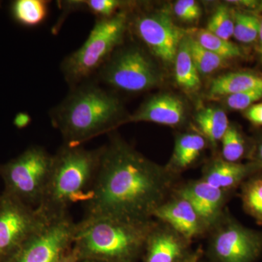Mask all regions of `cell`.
Instances as JSON below:
<instances>
[{
  "label": "cell",
  "mask_w": 262,
  "mask_h": 262,
  "mask_svg": "<svg viewBox=\"0 0 262 262\" xmlns=\"http://www.w3.org/2000/svg\"><path fill=\"white\" fill-rule=\"evenodd\" d=\"M116 96L93 82H84L72 88L69 96L52 110L51 119L65 144L81 146L125 123Z\"/></svg>",
  "instance_id": "obj_3"
},
{
  "label": "cell",
  "mask_w": 262,
  "mask_h": 262,
  "mask_svg": "<svg viewBox=\"0 0 262 262\" xmlns=\"http://www.w3.org/2000/svg\"><path fill=\"white\" fill-rule=\"evenodd\" d=\"M75 225L68 213L47 215L42 225L6 262L59 261L72 246Z\"/></svg>",
  "instance_id": "obj_8"
},
{
  "label": "cell",
  "mask_w": 262,
  "mask_h": 262,
  "mask_svg": "<svg viewBox=\"0 0 262 262\" xmlns=\"http://www.w3.org/2000/svg\"><path fill=\"white\" fill-rule=\"evenodd\" d=\"M80 262H101V261H91V260H82V261H80Z\"/></svg>",
  "instance_id": "obj_38"
},
{
  "label": "cell",
  "mask_w": 262,
  "mask_h": 262,
  "mask_svg": "<svg viewBox=\"0 0 262 262\" xmlns=\"http://www.w3.org/2000/svg\"><path fill=\"white\" fill-rule=\"evenodd\" d=\"M258 53L262 59V19L260 23L259 34H258Z\"/></svg>",
  "instance_id": "obj_36"
},
{
  "label": "cell",
  "mask_w": 262,
  "mask_h": 262,
  "mask_svg": "<svg viewBox=\"0 0 262 262\" xmlns=\"http://www.w3.org/2000/svg\"><path fill=\"white\" fill-rule=\"evenodd\" d=\"M136 34L151 53L165 63L175 61L179 46L187 32L163 12L139 15L134 20Z\"/></svg>",
  "instance_id": "obj_11"
},
{
  "label": "cell",
  "mask_w": 262,
  "mask_h": 262,
  "mask_svg": "<svg viewBox=\"0 0 262 262\" xmlns=\"http://www.w3.org/2000/svg\"><path fill=\"white\" fill-rule=\"evenodd\" d=\"M228 3H232L233 4L241 5L244 8H256L258 6V2L253 0H239V1H229Z\"/></svg>",
  "instance_id": "obj_34"
},
{
  "label": "cell",
  "mask_w": 262,
  "mask_h": 262,
  "mask_svg": "<svg viewBox=\"0 0 262 262\" xmlns=\"http://www.w3.org/2000/svg\"><path fill=\"white\" fill-rule=\"evenodd\" d=\"M175 15L184 22L196 21L201 16L200 5L194 0H179L173 7Z\"/></svg>",
  "instance_id": "obj_30"
},
{
  "label": "cell",
  "mask_w": 262,
  "mask_h": 262,
  "mask_svg": "<svg viewBox=\"0 0 262 262\" xmlns=\"http://www.w3.org/2000/svg\"><path fill=\"white\" fill-rule=\"evenodd\" d=\"M203 256V251L201 248H198L195 251L191 253L189 257L184 262H199Z\"/></svg>",
  "instance_id": "obj_35"
},
{
  "label": "cell",
  "mask_w": 262,
  "mask_h": 262,
  "mask_svg": "<svg viewBox=\"0 0 262 262\" xmlns=\"http://www.w3.org/2000/svg\"><path fill=\"white\" fill-rule=\"evenodd\" d=\"M152 216L168 224L188 241L201 234L206 227L190 203L180 196L163 203L155 210Z\"/></svg>",
  "instance_id": "obj_14"
},
{
  "label": "cell",
  "mask_w": 262,
  "mask_h": 262,
  "mask_svg": "<svg viewBox=\"0 0 262 262\" xmlns=\"http://www.w3.org/2000/svg\"><path fill=\"white\" fill-rule=\"evenodd\" d=\"M188 43L193 62L200 75H210L226 65V60L202 47L194 37H188Z\"/></svg>",
  "instance_id": "obj_24"
},
{
  "label": "cell",
  "mask_w": 262,
  "mask_h": 262,
  "mask_svg": "<svg viewBox=\"0 0 262 262\" xmlns=\"http://www.w3.org/2000/svg\"><path fill=\"white\" fill-rule=\"evenodd\" d=\"M58 262H80V258L77 251L72 246Z\"/></svg>",
  "instance_id": "obj_33"
},
{
  "label": "cell",
  "mask_w": 262,
  "mask_h": 262,
  "mask_svg": "<svg viewBox=\"0 0 262 262\" xmlns=\"http://www.w3.org/2000/svg\"><path fill=\"white\" fill-rule=\"evenodd\" d=\"M53 155L40 146L27 148L16 158L0 165L3 192L37 208L46 194Z\"/></svg>",
  "instance_id": "obj_6"
},
{
  "label": "cell",
  "mask_w": 262,
  "mask_h": 262,
  "mask_svg": "<svg viewBox=\"0 0 262 262\" xmlns=\"http://www.w3.org/2000/svg\"><path fill=\"white\" fill-rule=\"evenodd\" d=\"M234 27L232 11L225 5H220L209 19L206 29L217 37L229 40L233 36Z\"/></svg>",
  "instance_id": "obj_27"
},
{
  "label": "cell",
  "mask_w": 262,
  "mask_h": 262,
  "mask_svg": "<svg viewBox=\"0 0 262 262\" xmlns=\"http://www.w3.org/2000/svg\"><path fill=\"white\" fill-rule=\"evenodd\" d=\"M244 209L262 225V177L250 179L242 190Z\"/></svg>",
  "instance_id": "obj_26"
},
{
  "label": "cell",
  "mask_w": 262,
  "mask_h": 262,
  "mask_svg": "<svg viewBox=\"0 0 262 262\" xmlns=\"http://www.w3.org/2000/svg\"><path fill=\"white\" fill-rule=\"evenodd\" d=\"M169 186L163 168L113 136L102 147L86 215L149 220L163 204Z\"/></svg>",
  "instance_id": "obj_1"
},
{
  "label": "cell",
  "mask_w": 262,
  "mask_h": 262,
  "mask_svg": "<svg viewBox=\"0 0 262 262\" xmlns=\"http://www.w3.org/2000/svg\"><path fill=\"white\" fill-rule=\"evenodd\" d=\"M31 120H32V119H31L29 114L20 113L15 115L13 124L17 128L22 129L28 126Z\"/></svg>",
  "instance_id": "obj_32"
},
{
  "label": "cell",
  "mask_w": 262,
  "mask_h": 262,
  "mask_svg": "<svg viewBox=\"0 0 262 262\" xmlns=\"http://www.w3.org/2000/svg\"><path fill=\"white\" fill-rule=\"evenodd\" d=\"M206 146L203 136L196 134H187L179 136L176 141L172 167L176 170L187 168L192 165Z\"/></svg>",
  "instance_id": "obj_19"
},
{
  "label": "cell",
  "mask_w": 262,
  "mask_h": 262,
  "mask_svg": "<svg viewBox=\"0 0 262 262\" xmlns=\"http://www.w3.org/2000/svg\"><path fill=\"white\" fill-rule=\"evenodd\" d=\"M246 116L253 125L262 126V103H256L248 108Z\"/></svg>",
  "instance_id": "obj_31"
},
{
  "label": "cell",
  "mask_w": 262,
  "mask_h": 262,
  "mask_svg": "<svg viewBox=\"0 0 262 262\" xmlns=\"http://www.w3.org/2000/svg\"><path fill=\"white\" fill-rule=\"evenodd\" d=\"M174 62L176 81L179 85L187 91H193L199 89L201 78L191 56L188 36L181 42Z\"/></svg>",
  "instance_id": "obj_18"
},
{
  "label": "cell",
  "mask_w": 262,
  "mask_h": 262,
  "mask_svg": "<svg viewBox=\"0 0 262 262\" xmlns=\"http://www.w3.org/2000/svg\"><path fill=\"white\" fill-rule=\"evenodd\" d=\"M199 262H203V257H202L201 259L200 260ZM208 262H210V261H208Z\"/></svg>",
  "instance_id": "obj_39"
},
{
  "label": "cell",
  "mask_w": 262,
  "mask_h": 262,
  "mask_svg": "<svg viewBox=\"0 0 262 262\" xmlns=\"http://www.w3.org/2000/svg\"><path fill=\"white\" fill-rule=\"evenodd\" d=\"M49 2L45 0H15L10 13L17 23L27 27L40 25L47 18Z\"/></svg>",
  "instance_id": "obj_20"
},
{
  "label": "cell",
  "mask_w": 262,
  "mask_h": 262,
  "mask_svg": "<svg viewBox=\"0 0 262 262\" xmlns=\"http://www.w3.org/2000/svg\"><path fill=\"white\" fill-rule=\"evenodd\" d=\"M155 227L150 220L85 215L76 223L72 247L80 261L136 262Z\"/></svg>",
  "instance_id": "obj_2"
},
{
  "label": "cell",
  "mask_w": 262,
  "mask_h": 262,
  "mask_svg": "<svg viewBox=\"0 0 262 262\" xmlns=\"http://www.w3.org/2000/svg\"><path fill=\"white\" fill-rule=\"evenodd\" d=\"M188 242L173 229L155 226L146 241L142 262H184L192 253Z\"/></svg>",
  "instance_id": "obj_12"
},
{
  "label": "cell",
  "mask_w": 262,
  "mask_h": 262,
  "mask_svg": "<svg viewBox=\"0 0 262 262\" xmlns=\"http://www.w3.org/2000/svg\"><path fill=\"white\" fill-rule=\"evenodd\" d=\"M195 120L200 130L213 144L221 141L227 130L228 117L219 108H206L196 113Z\"/></svg>",
  "instance_id": "obj_21"
},
{
  "label": "cell",
  "mask_w": 262,
  "mask_h": 262,
  "mask_svg": "<svg viewBox=\"0 0 262 262\" xmlns=\"http://www.w3.org/2000/svg\"><path fill=\"white\" fill-rule=\"evenodd\" d=\"M101 153L102 147L86 149L63 144L53 155L47 189L37 208L47 215L63 214L72 205L89 201Z\"/></svg>",
  "instance_id": "obj_4"
},
{
  "label": "cell",
  "mask_w": 262,
  "mask_h": 262,
  "mask_svg": "<svg viewBox=\"0 0 262 262\" xmlns=\"http://www.w3.org/2000/svg\"><path fill=\"white\" fill-rule=\"evenodd\" d=\"M62 9L67 13L72 10H85L97 19L111 18L120 11L117 10L125 5L123 2L118 0H87V1H64L62 2ZM121 11V10H120Z\"/></svg>",
  "instance_id": "obj_22"
},
{
  "label": "cell",
  "mask_w": 262,
  "mask_h": 262,
  "mask_svg": "<svg viewBox=\"0 0 262 262\" xmlns=\"http://www.w3.org/2000/svg\"><path fill=\"white\" fill-rule=\"evenodd\" d=\"M97 74L108 85L128 93L153 89L161 80L154 63L138 48H125L112 55Z\"/></svg>",
  "instance_id": "obj_7"
},
{
  "label": "cell",
  "mask_w": 262,
  "mask_h": 262,
  "mask_svg": "<svg viewBox=\"0 0 262 262\" xmlns=\"http://www.w3.org/2000/svg\"><path fill=\"white\" fill-rule=\"evenodd\" d=\"M262 98V91H251L227 96L226 103L234 110H244Z\"/></svg>",
  "instance_id": "obj_29"
},
{
  "label": "cell",
  "mask_w": 262,
  "mask_h": 262,
  "mask_svg": "<svg viewBox=\"0 0 262 262\" xmlns=\"http://www.w3.org/2000/svg\"><path fill=\"white\" fill-rule=\"evenodd\" d=\"M194 38L202 47L206 48L226 61L243 56L242 50L237 45L217 37L206 29L196 31V37Z\"/></svg>",
  "instance_id": "obj_23"
},
{
  "label": "cell",
  "mask_w": 262,
  "mask_h": 262,
  "mask_svg": "<svg viewBox=\"0 0 262 262\" xmlns=\"http://www.w3.org/2000/svg\"><path fill=\"white\" fill-rule=\"evenodd\" d=\"M128 25L125 10L111 18L97 19L82 47L63 60L61 71L71 87L87 82L107 61L122 42Z\"/></svg>",
  "instance_id": "obj_5"
},
{
  "label": "cell",
  "mask_w": 262,
  "mask_h": 262,
  "mask_svg": "<svg viewBox=\"0 0 262 262\" xmlns=\"http://www.w3.org/2000/svg\"><path fill=\"white\" fill-rule=\"evenodd\" d=\"M222 154L225 161L237 163L244 156L246 144L237 127L229 126L222 139Z\"/></svg>",
  "instance_id": "obj_28"
},
{
  "label": "cell",
  "mask_w": 262,
  "mask_h": 262,
  "mask_svg": "<svg viewBox=\"0 0 262 262\" xmlns=\"http://www.w3.org/2000/svg\"><path fill=\"white\" fill-rule=\"evenodd\" d=\"M258 158H259L260 163H261L262 165V141L260 142L259 145H258Z\"/></svg>",
  "instance_id": "obj_37"
},
{
  "label": "cell",
  "mask_w": 262,
  "mask_h": 262,
  "mask_svg": "<svg viewBox=\"0 0 262 262\" xmlns=\"http://www.w3.org/2000/svg\"><path fill=\"white\" fill-rule=\"evenodd\" d=\"M179 196L190 203L205 227L216 221L225 201L224 190L203 180L188 184L179 191Z\"/></svg>",
  "instance_id": "obj_15"
},
{
  "label": "cell",
  "mask_w": 262,
  "mask_h": 262,
  "mask_svg": "<svg viewBox=\"0 0 262 262\" xmlns=\"http://www.w3.org/2000/svg\"><path fill=\"white\" fill-rule=\"evenodd\" d=\"M234 18L233 36L243 43H252L258 39L261 20L256 15L242 11L232 12Z\"/></svg>",
  "instance_id": "obj_25"
},
{
  "label": "cell",
  "mask_w": 262,
  "mask_h": 262,
  "mask_svg": "<svg viewBox=\"0 0 262 262\" xmlns=\"http://www.w3.org/2000/svg\"><path fill=\"white\" fill-rule=\"evenodd\" d=\"M262 91V76L249 72H232L212 81L209 93L213 96H229L237 93Z\"/></svg>",
  "instance_id": "obj_17"
},
{
  "label": "cell",
  "mask_w": 262,
  "mask_h": 262,
  "mask_svg": "<svg viewBox=\"0 0 262 262\" xmlns=\"http://www.w3.org/2000/svg\"><path fill=\"white\" fill-rule=\"evenodd\" d=\"M253 166L219 160L206 170L203 181L218 189H229L241 184L253 171Z\"/></svg>",
  "instance_id": "obj_16"
},
{
  "label": "cell",
  "mask_w": 262,
  "mask_h": 262,
  "mask_svg": "<svg viewBox=\"0 0 262 262\" xmlns=\"http://www.w3.org/2000/svg\"><path fill=\"white\" fill-rule=\"evenodd\" d=\"M262 253V234L230 222L217 232L208 250L210 262H256Z\"/></svg>",
  "instance_id": "obj_10"
},
{
  "label": "cell",
  "mask_w": 262,
  "mask_h": 262,
  "mask_svg": "<svg viewBox=\"0 0 262 262\" xmlns=\"http://www.w3.org/2000/svg\"><path fill=\"white\" fill-rule=\"evenodd\" d=\"M47 215L8 193L0 194V262H6L32 235Z\"/></svg>",
  "instance_id": "obj_9"
},
{
  "label": "cell",
  "mask_w": 262,
  "mask_h": 262,
  "mask_svg": "<svg viewBox=\"0 0 262 262\" xmlns=\"http://www.w3.org/2000/svg\"><path fill=\"white\" fill-rule=\"evenodd\" d=\"M185 117V108L182 100L170 94L153 96L141 105L126 122H149L160 125L175 126L182 123Z\"/></svg>",
  "instance_id": "obj_13"
}]
</instances>
